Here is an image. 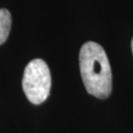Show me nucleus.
<instances>
[{"label":"nucleus","mask_w":133,"mask_h":133,"mask_svg":"<svg viewBox=\"0 0 133 133\" xmlns=\"http://www.w3.org/2000/svg\"><path fill=\"white\" fill-rule=\"evenodd\" d=\"M11 27V16L8 10L0 9V45L6 41Z\"/></svg>","instance_id":"obj_3"},{"label":"nucleus","mask_w":133,"mask_h":133,"mask_svg":"<svg viewBox=\"0 0 133 133\" xmlns=\"http://www.w3.org/2000/svg\"><path fill=\"white\" fill-rule=\"evenodd\" d=\"M79 69L87 92L99 99H106L111 92L112 77L105 50L94 42H87L79 51Z\"/></svg>","instance_id":"obj_1"},{"label":"nucleus","mask_w":133,"mask_h":133,"mask_svg":"<svg viewBox=\"0 0 133 133\" xmlns=\"http://www.w3.org/2000/svg\"><path fill=\"white\" fill-rule=\"evenodd\" d=\"M23 89L32 104L39 105L49 97L51 87V75L47 63L35 59L28 63L23 77Z\"/></svg>","instance_id":"obj_2"},{"label":"nucleus","mask_w":133,"mask_h":133,"mask_svg":"<svg viewBox=\"0 0 133 133\" xmlns=\"http://www.w3.org/2000/svg\"><path fill=\"white\" fill-rule=\"evenodd\" d=\"M131 50H132V54H133V39L131 41Z\"/></svg>","instance_id":"obj_4"}]
</instances>
